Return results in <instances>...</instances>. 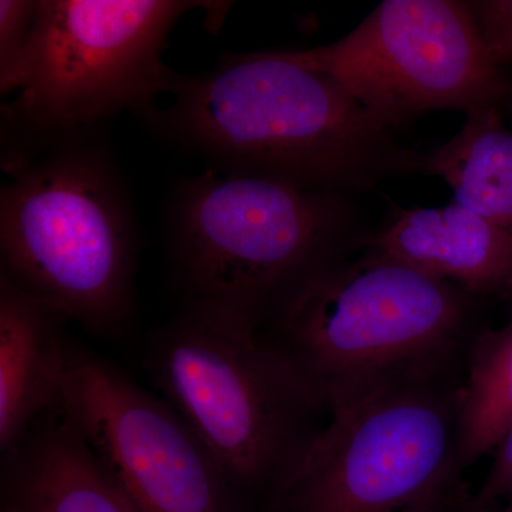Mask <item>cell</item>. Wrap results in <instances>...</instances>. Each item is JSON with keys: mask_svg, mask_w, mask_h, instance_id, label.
<instances>
[{"mask_svg": "<svg viewBox=\"0 0 512 512\" xmlns=\"http://www.w3.org/2000/svg\"><path fill=\"white\" fill-rule=\"evenodd\" d=\"M478 299L359 248L309 276L259 335L323 413L464 376Z\"/></svg>", "mask_w": 512, "mask_h": 512, "instance_id": "obj_1", "label": "cell"}, {"mask_svg": "<svg viewBox=\"0 0 512 512\" xmlns=\"http://www.w3.org/2000/svg\"><path fill=\"white\" fill-rule=\"evenodd\" d=\"M151 123L218 170L346 194L416 171L419 154L338 80L278 52L224 55L197 76L173 73Z\"/></svg>", "mask_w": 512, "mask_h": 512, "instance_id": "obj_2", "label": "cell"}, {"mask_svg": "<svg viewBox=\"0 0 512 512\" xmlns=\"http://www.w3.org/2000/svg\"><path fill=\"white\" fill-rule=\"evenodd\" d=\"M3 165V281L89 332H119L133 313L134 232L109 158L84 133Z\"/></svg>", "mask_w": 512, "mask_h": 512, "instance_id": "obj_3", "label": "cell"}, {"mask_svg": "<svg viewBox=\"0 0 512 512\" xmlns=\"http://www.w3.org/2000/svg\"><path fill=\"white\" fill-rule=\"evenodd\" d=\"M254 319L190 301L154 338L148 372L220 464L239 500L266 507L322 429L316 406Z\"/></svg>", "mask_w": 512, "mask_h": 512, "instance_id": "obj_4", "label": "cell"}, {"mask_svg": "<svg viewBox=\"0 0 512 512\" xmlns=\"http://www.w3.org/2000/svg\"><path fill=\"white\" fill-rule=\"evenodd\" d=\"M363 237L343 195L265 175L212 170L181 188L173 211V258L190 301L258 326Z\"/></svg>", "mask_w": 512, "mask_h": 512, "instance_id": "obj_5", "label": "cell"}, {"mask_svg": "<svg viewBox=\"0 0 512 512\" xmlns=\"http://www.w3.org/2000/svg\"><path fill=\"white\" fill-rule=\"evenodd\" d=\"M220 3L177 0H42L25 46L0 70L8 136L19 147L80 136L126 110L147 120L173 73L168 36L188 10Z\"/></svg>", "mask_w": 512, "mask_h": 512, "instance_id": "obj_6", "label": "cell"}, {"mask_svg": "<svg viewBox=\"0 0 512 512\" xmlns=\"http://www.w3.org/2000/svg\"><path fill=\"white\" fill-rule=\"evenodd\" d=\"M463 379L413 384L330 414L265 512H446L466 503Z\"/></svg>", "mask_w": 512, "mask_h": 512, "instance_id": "obj_7", "label": "cell"}, {"mask_svg": "<svg viewBox=\"0 0 512 512\" xmlns=\"http://www.w3.org/2000/svg\"><path fill=\"white\" fill-rule=\"evenodd\" d=\"M278 53L338 80L393 130L427 111L467 114L512 97L468 2L384 0L330 45Z\"/></svg>", "mask_w": 512, "mask_h": 512, "instance_id": "obj_8", "label": "cell"}, {"mask_svg": "<svg viewBox=\"0 0 512 512\" xmlns=\"http://www.w3.org/2000/svg\"><path fill=\"white\" fill-rule=\"evenodd\" d=\"M57 409L141 512H244L183 417L100 356L72 345Z\"/></svg>", "mask_w": 512, "mask_h": 512, "instance_id": "obj_9", "label": "cell"}, {"mask_svg": "<svg viewBox=\"0 0 512 512\" xmlns=\"http://www.w3.org/2000/svg\"><path fill=\"white\" fill-rule=\"evenodd\" d=\"M359 248L458 286L476 299L512 291V234L456 201L396 210Z\"/></svg>", "mask_w": 512, "mask_h": 512, "instance_id": "obj_10", "label": "cell"}, {"mask_svg": "<svg viewBox=\"0 0 512 512\" xmlns=\"http://www.w3.org/2000/svg\"><path fill=\"white\" fill-rule=\"evenodd\" d=\"M5 456L2 512H141L57 406Z\"/></svg>", "mask_w": 512, "mask_h": 512, "instance_id": "obj_11", "label": "cell"}, {"mask_svg": "<svg viewBox=\"0 0 512 512\" xmlns=\"http://www.w3.org/2000/svg\"><path fill=\"white\" fill-rule=\"evenodd\" d=\"M66 318L0 281V448L6 454L59 403L73 343Z\"/></svg>", "mask_w": 512, "mask_h": 512, "instance_id": "obj_12", "label": "cell"}, {"mask_svg": "<svg viewBox=\"0 0 512 512\" xmlns=\"http://www.w3.org/2000/svg\"><path fill=\"white\" fill-rule=\"evenodd\" d=\"M503 109L467 113L457 136L417 156L416 171L446 181L454 201L512 234V130Z\"/></svg>", "mask_w": 512, "mask_h": 512, "instance_id": "obj_13", "label": "cell"}, {"mask_svg": "<svg viewBox=\"0 0 512 512\" xmlns=\"http://www.w3.org/2000/svg\"><path fill=\"white\" fill-rule=\"evenodd\" d=\"M512 426V319L478 330L458 397V457L463 470L493 454Z\"/></svg>", "mask_w": 512, "mask_h": 512, "instance_id": "obj_14", "label": "cell"}, {"mask_svg": "<svg viewBox=\"0 0 512 512\" xmlns=\"http://www.w3.org/2000/svg\"><path fill=\"white\" fill-rule=\"evenodd\" d=\"M491 55L505 70L512 69V0L468 2Z\"/></svg>", "mask_w": 512, "mask_h": 512, "instance_id": "obj_15", "label": "cell"}, {"mask_svg": "<svg viewBox=\"0 0 512 512\" xmlns=\"http://www.w3.org/2000/svg\"><path fill=\"white\" fill-rule=\"evenodd\" d=\"M36 13L37 2H0V70H5L25 46L35 23Z\"/></svg>", "mask_w": 512, "mask_h": 512, "instance_id": "obj_16", "label": "cell"}, {"mask_svg": "<svg viewBox=\"0 0 512 512\" xmlns=\"http://www.w3.org/2000/svg\"><path fill=\"white\" fill-rule=\"evenodd\" d=\"M491 456L493 463L474 500L485 510L497 511V504L507 500L512 491V426Z\"/></svg>", "mask_w": 512, "mask_h": 512, "instance_id": "obj_17", "label": "cell"}, {"mask_svg": "<svg viewBox=\"0 0 512 512\" xmlns=\"http://www.w3.org/2000/svg\"><path fill=\"white\" fill-rule=\"evenodd\" d=\"M446 512H497L491 510H485V508L480 507L474 500V495L471 498H468L466 503L458 505V507L453 508V510H448Z\"/></svg>", "mask_w": 512, "mask_h": 512, "instance_id": "obj_18", "label": "cell"}, {"mask_svg": "<svg viewBox=\"0 0 512 512\" xmlns=\"http://www.w3.org/2000/svg\"><path fill=\"white\" fill-rule=\"evenodd\" d=\"M497 512H512V491L510 495H508L507 500H505V507L503 510Z\"/></svg>", "mask_w": 512, "mask_h": 512, "instance_id": "obj_19", "label": "cell"}, {"mask_svg": "<svg viewBox=\"0 0 512 512\" xmlns=\"http://www.w3.org/2000/svg\"><path fill=\"white\" fill-rule=\"evenodd\" d=\"M504 109H511L512 114V97L510 100L507 101V104H505Z\"/></svg>", "mask_w": 512, "mask_h": 512, "instance_id": "obj_20", "label": "cell"}]
</instances>
